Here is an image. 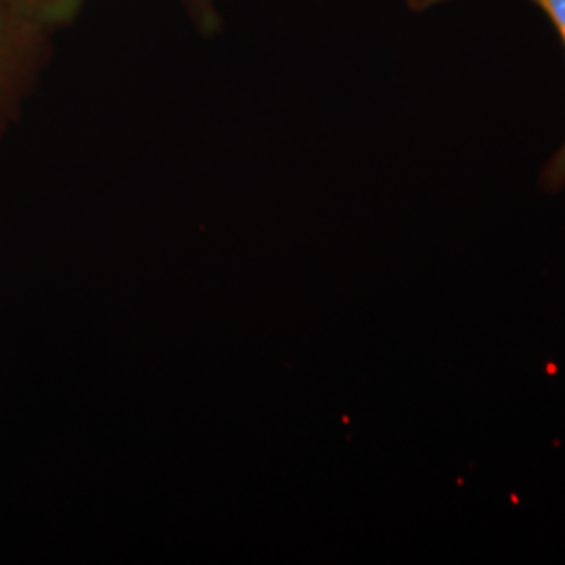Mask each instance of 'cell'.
<instances>
[{
	"mask_svg": "<svg viewBox=\"0 0 565 565\" xmlns=\"http://www.w3.org/2000/svg\"><path fill=\"white\" fill-rule=\"evenodd\" d=\"M53 36L0 2V141L21 120L41 86L55 55Z\"/></svg>",
	"mask_w": 565,
	"mask_h": 565,
	"instance_id": "cell-1",
	"label": "cell"
},
{
	"mask_svg": "<svg viewBox=\"0 0 565 565\" xmlns=\"http://www.w3.org/2000/svg\"><path fill=\"white\" fill-rule=\"evenodd\" d=\"M4 7L15 11L51 34L74 25L81 20L90 0H0Z\"/></svg>",
	"mask_w": 565,
	"mask_h": 565,
	"instance_id": "cell-2",
	"label": "cell"
},
{
	"mask_svg": "<svg viewBox=\"0 0 565 565\" xmlns=\"http://www.w3.org/2000/svg\"><path fill=\"white\" fill-rule=\"evenodd\" d=\"M434 2H445V0H411L413 9H425ZM539 9L545 11L546 20L553 23L557 30L559 39L565 46V0H530ZM541 186L548 193H557L565 186V142L555 151V156L546 162L543 172H541Z\"/></svg>",
	"mask_w": 565,
	"mask_h": 565,
	"instance_id": "cell-3",
	"label": "cell"
},
{
	"mask_svg": "<svg viewBox=\"0 0 565 565\" xmlns=\"http://www.w3.org/2000/svg\"><path fill=\"white\" fill-rule=\"evenodd\" d=\"M186 18L202 36H216L223 30V15L216 0H181Z\"/></svg>",
	"mask_w": 565,
	"mask_h": 565,
	"instance_id": "cell-4",
	"label": "cell"
}]
</instances>
